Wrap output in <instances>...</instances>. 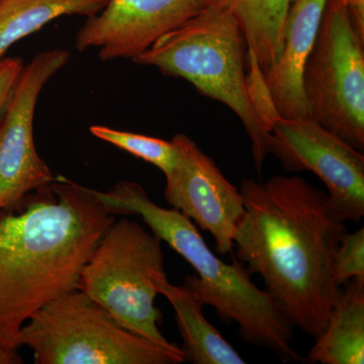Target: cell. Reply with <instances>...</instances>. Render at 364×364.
<instances>
[{
	"label": "cell",
	"mask_w": 364,
	"mask_h": 364,
	"mask_svg": "<svg viewBox=\"0 0 364 364\" xmlns=\"http://www.w3.org/2000/svg\"><path fill=\"white\" fill-rule=\"evenodd\" d=\"M210 0H107L76 33L75 47L98 50L100 61L134 60L162 36L202 11Z\"/></svg>",
	"instance_id": "cell-11"
},
{
	"label": "cell",
	"mask_w": 364,
	"mask_h": 364,
	"mask_svg": "<svg viewBox=\"0 0 364 364\" xmlns=\"http://www.w3.org/2000/svg\"><path fill=\"white\" fill-rule=\"evenodd\" d=\"M226 7L240 26L247 52L265 73L279 59L294 0H214Z\"/></svg>",
	"instance_id": "cell-15"
},
{
	"label": "cell",
	"mask_w": 364,
	"mask_h": 364,
	"mask_svg": "<svg viewBox=\"0 0 364 364\" xmlns=\"http://www.w3.org/2000/svg\"><path fill=\"white\" fill-rule=\"evenodd\" d=\"M172 143L177 161L165 176V200L212 235L218 253H233L235 233L245 213L240 189L228 181L193 139L177 134Z\"/></svg>",
	"instance_id": "cell-10"
},
{
	"label": "cell",
	"mask_w": 364,
	"mask_h": 364,
	"mask_svg": "<svg viewBox=\"0 0 364 364\" xmlns=\"http://www.w3.org/2000/svg\"><path fill=\"white\" fill-rule=\"evenodd\" d=\"M107 0H0V57L18 41L65 16H95Z\"/></svg>",
	"instance_id": "cell-16"
},
{
	"label": "cell",
	"mask_w": 364,
	"mask_h": 364,
	"mask_svg": "<svg viewBox=\"0 0 364 364\" xmlns=\"http://www.w3.org/2000/svg\"><path fill=\"white\" fill-rule=\"evenodd\" d=\"M269 152L287 171H311L328 189L337 221L360 222L364 217V155L310 117L284 119L269 124Z\"/></svg>",
	"instance_id": "cell-9"
},
{
	"label": "cell",
	"mask_w": 364,
	"mask_h": 364,
	"mask_svg": "<svg viewBox=\"0 0 364 364\" xmlns=\"http://www.w3.org/2000/svg\"><path fill=\"white\" fill-rule=\"evenodd\" d=\"M240 191L245 213L234 236L237 258L262 277L294 327L317 338L341 293L333 259L345 223L335 219L327 193L301 177L247 179Z\"/></svg>",
	"instance_id": "cell-1"
},
{
	"label": "cell",
	"mask_w": 364,
	"mask_h": 364,
	"mask_svg": "<svg viewBox=\"0 0 364 364\" xmlns=\"http://www.w3.org/2000/svg\"><path fill=\"white\" fill-rule=\"evenodd\" d=\"M90 131L100 140L112 144L119 149L154 165L161 170L164 176L176 166L177 150L172 141L168 142L154 136L116 130L100 124L91 126Z\"/></svg>",
	"instance_id": "cell-17"
},
{
	"label": "cell",
	"mask_w": 364,
	"mask_h": 364,
	"mask_svg": "<svg viewBox=\"0 0 364 364\" xmlns=\"http://www.w3.org/2000/svg\"><path fill=\"white\" fill-rule=\"evenodd\" d=\"M168 282L162 241L128 218L105 230L80 272L78 289L111 314L129 331L166 347H176L159 329L155 306Z\"/></svg>",
	"instance_id": "cell-6"
},
{
	"label": "cell",
	"mask_w": 364,
	"mask_h": 364,
	"mask_svg": "<svg viewBox=\"0 0 364 364\" xmlns=\"http://www.w3.org/2000/svg\"><path fill=\"white\" fill-rule=\"evenodd\" d=\"M333 277L341 287L351 279H364V229L345 233L333 259Z\"/></svg>",
	"instance_id": "cell-18"
},
{
	"label": "cell",
	"mask_w": 364,
	"mask_h": 364,
	"mask_svg": "<svg viewBox=\"0 0 364 364\" xmlns=\"http://www.w3.org/2000/svg\"><path fill=\"white\" fill-rule=\"evenodd\" d=\"M303 90L311 119L363 152L364 36L343 0H327Z\"/></svg>",
	"instance_id": "cell-7"
},
{
	"label": "cell",
	"mask_w": 364,
	"mask_h": 364,
	"mask_svg": "<svg viewBox=\"0 0 364 364\" xmlns=\"http://www.w3.org/2000/svg\"><path fill=\"white\" fill-rule=\"evenodd\" d=\"M66 50L38 53L21 69L0 122V213L20 207L26 196L55 181L33 138L41 91L70 61Z\"/></svg>",
	"instance_id": "cell-8"
},
{
	"label": "cell",
	"mask_w": 364,
	"mask_h": 364,
	"mask_svg": "<svg viewBox=\"0 0 364 364\" xmlns=\"http://www.w3.org/2000/svg\"><path fill=\"white\" fill-rule=\"evenodd\" d=\"M23 65L21 58L0 59V122Z\"/></svg>",
	"instance_id": "cell-19"
},
{
	"label": "cell",
	"mask_w": 364,
	"mask_h": 364,
	"mask_svg": "<svg viewBox=\"0 0 364 364\" xmlns=\"http://www.w3.org/2000/svg\"><path fill=\"white\" fill-rule=\"evenodd\" d=\"M163 294L173 306L182 339L184 360L193 364H244L246 361L205 318L203 304L188 287L169 282L162 284Z\"/></svg>",
	"instance_id": "cell-14"
},
{
	"label": "cell",
	"mask_w": 364,
	"mask_h": 364,
	"mask_svg": "<svg viewBox=\"0 0 364 364\" xmlns=\"http://www.w3.org/2000/svg\"><path fill=\"white\" fill-rule=\"evenodd\" d=\"M247 45L226 7L210 0L202 11L162 36L133 61L182 78L198 92L224 104L240 119L260 173L269 152V131L256 111L247 79Z\"/></svg>",
	"instance_id": "cell-4"
},
{
	"label": "cell",
	"mask_w": 364,
	"mask_h": 364,
	"mask_svg": "<svg viewBox=\"0 0 364 364\" xmlns=\"http://www.w3.org/2000/svg\"><path fill=\"white\" fill-rule=\"evenodd\" d=\"M93 193L114 215H140L158 238L181 254L198 274L189 275L184 284L222 321L236 323L244 341L269 349L284 361L301 359L291 346L294 327L286 314L253 284L243 263L230 264L218 257L186 215L159 207L135 181L119 182L109 191L93 189Z\"/></svg>",
	"instance_id": "cell-3"
},
{
	"label": "cell",
	"mask_w": 364,
	"mask_h": 364,
	"mask_svg": "<svg viewBox=\"0 0 364 364\" xmlns=\"http://www.w3.org/2000/svg\"><path fill=\"white\" fill-rule=\"evenodd\" d=\"M92 189L56 176L20 207L0 213V344L18 349L23 326L78 289L80 272L114 221Z\"/></svg>",
	"instance_id": "cell-2"
},
{
	"label": "cell",
	"mask_w": 364,
	"mask_h": 364,
	"mask_svg": "<svg viewBox=\"0 0 364 364\" xmlns=\"http://www.w3.org/2000/svg\"><path fill=\"white\" fill-rule=\"evenodd\" d=\"M343 2L358 32L364 36V0H343Z\"/></svg>",
	"instance_id": "cell-20"
},
{
	"label": "cell",
	"mask_w": 364,
	"mask_h": 364,
	"mask_svg": "<svg viewBox=\"0 0 364 364\" xmlns=\"http://www.w3.org/2000/svg\"><path fill=\"white\" fill-rule=\"evenodd\" d=\"M23 363L18 349L6 348L0 344V364H21Z\"/></svg>",
	"instance_id": "cell-21"
},
{
	"label": "cell",
	"mask_w": 364,
	"mask_h": 364,
	"mask_svg": "<svg viewBox=\"0 0 364 364\" xmlns=\"http://www.w3.org/2000/svg\"><path fill=\"white\" fill-rule=\"evenodd\" d=\"M18 348L36 364H179L178 346L166 347L122 327L79 289L57 296L23 326Z\"/></svg>",
	"instance_id": "cell-5"
},
{
	"label": "cell",
	"mask_w": 364,
	"mask_h": 364,
	"mask_svg": "<svg viewBox=\"0 0 364 364\" xmlns=\"http://www.w3.org/2000/svg\"><path fill=\"white\" fill-rule=\"evenodd\" d=\"M346 284L333 306L325 329L309 351L311 363H364V279H353Z\"/></svg>",
	"instance_id": "cell-13"
},
{
	"label": "cell",
	"mask_w": 364,
	"mask_h": 364,
	"mask_svg": "<svg viewBox=\"0 0 364 364\" xmlns=\"http://www.w3.org/2000/svg\"><path fill=\"white\" fill-rule=\"evenodd\" d=\"M327 0H294L287 14L279 59L263 75L277 116L308 117L303 73L310 56Z\"/></svg>",
	"instance_id": "cell-12"
}]
</instances>
